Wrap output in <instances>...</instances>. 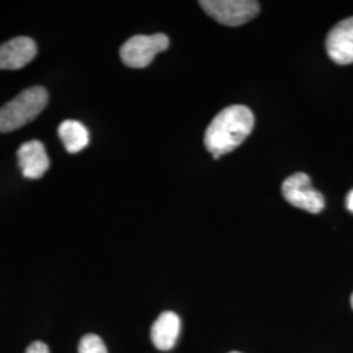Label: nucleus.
Listing matches in <instances>:
<instances>
[{
	"label": "nucleus",
	"instance_id": "obj_1",
	"mask_svg": "<svg viewBox=\"0 0 353 353\" xmlns=\"http://www.w3.org/2000/svg\"><path fill=\"white\" fill-rule=\"evenodd\" d=\"M254 114L248 106L232 105L223 109L211 121L204 135L205 148L214 160L234 151L252 134Z\"/></svg>",
	"mask_w": 353,
	"mask_h": 353
},
{
	"label": "nucleus",
	"instance_id": "obj_2",
	"mask_svg": "<svg viewBox=\"0 0 353 353\" xmlns=\"http://www.w3.org/2000/svg\"><path fill=\"white\" fill-rule=\"evenodd\" d=\"M49 102L48 90L32 87L0 108V132H11L36 119Z\"/></svg>",
	"mask_w": 353,
	"mask_h": 353
},
{
	"label": "nucleus",
	"instance_id": "obj_3",
	"mask_svg": "<svg viewBox=\"0 0 353 353\" xmlns=\"http://www.w3.org/2000/svg\"><path fill=\"white\" fill-rule=\"evenodd\" d=\"M201 7L217 23L228 26L246 24L259 13V3L252 0H202Z\"/></svg>",
	"mask_w": 353,
	"mask_h": 353
},
{
	"label": "nucleus",
	"instance_id": "obj_4",
	"mask_svg": "<svg viewBox=\"0 0 353 353\" xmlns=\"http://www.w3.org/2000/svg\"><path fill=\"white\" fill-rule=\"evenodd\" d=\"M169 48V38L163 33L152 36H134L121 48V59L131 68H144L152 63L154 57Z\"/></svg>",
	"mask_w": 353,
	"mask_h": 353
},
{
	"label": "nucleus",
	"instance_id": "obj_5",
	"mask_svg": "<svg viewBox=\"0 0 353 353\" xmlns=\"http://www.w3.org/2000/svg\"><path fill=\"white\" fill-rule=\"evenodd\" d=\"M283 196L293 207L310 214H319L325 208L323 195L312 186L310 176L305 173H294L288 176L281 186Z\"/></svg>",
	"mask_w": 353,
	"mask_h": 353
},
{
	"label": "nucleus",
	"instance_id": "obj_6",
	"mask_svg": "<svg viewBox=\"0 0 353 353\" xmlns=\"http://www.w3.org/2000/svg\"><path fill=\"white\" fill-rule=\"evenodd\" d=\"M326 50L332 62L353 63V16L334 26L326 38Z\"/></svg>",
	"mask_w": 353,
	"mask_h": 353
},
{
	"label": "nucleus",
	"instance_id": "obj_7",
	"mask_svg": "<svg viewBox=\"0 0 353 353\" xmlns=\"http://www.w3.org/2000/svg\"><path fill=\"white\" fill-rule=\"evenodd\" d=\"M37 55V45L29 37H16L0 46V70H20Z\"/></svg>",
	"mask_w": 353,
	"mask_h": 353
},
{
	"label": "nucleus",
	"instance_id": "obj_8",
	"mask_svg": "<svg viewBox=\"0 0 353 353\" xmlns=\"http://www.w3.org/2000/svg\"><path fill=\"white\" fill-rule=\"evenodd\" d=\"M17 157L23 176L29 179H39L50 168L49 156L39 140L24 143L17 151Z\"/></svg>",
	"mask_w": 353,
	"mask_h": 353
},
{
	"label": "nucleus",
	"instance_id": "obj_9",
	"mask_svg": "<svg viewBox=\"0 0 353 353\" xmlns=\"http://www.w3.org/2000/svg\"><path fill=\"white\" fill-rule=\"evenodd\" d=\"M181 321L173 312H164L154 321L151 330V338L156 348L160 351H170L176 345L179 336Z\"/></svg>",
	"mask_w": 353,
	"mask_h": 353
},
{
	"label": "nucleus",
	"instance_id": "obj_10",
	"mask_svg": "<svg viewBox=\"0 0 353 353\" xmlns=\"http://www.w3.org/2000/svg\"><path fill=\"white\" fill-rule=\"evenodd\" d=\"M59 138L63 141L64 148L68 153L83 151L89 143V132L87 127L79 121L67 119L58 128Z\"/></svg>",
	"mask_w": 353,
	"mask_h": 353
},
{
	"label": "nucleus",
	"instance_id": "obj_11",
	"mask_svg": "<svg viewBox=\"0 0 353 353\" xmlns=\"http://www.w3.org/2000/svg\"><path fill=\"white\" fill-rule=\"evenodd\" d=\"M79 353H108V350L99 335L88 334L80 341Z\"/></svg>",
	"mask_w": 353,
	"mask_h": 353
},
{
	"label": "nucleus",
	"instance_id": "obj_12",
	"mask_svg": "<svg viewBox=\"0 0 353 353\" xmlns=\"http://www.w3.org/2000/svg\"><path fill=\"white\" fill-rule=\"evenodd\" d=\"M26 353H50L49 347L43 341H33L28 348Z\"/></svg>",
	"mask_w": 353,
	"mask_h": 353
},
{
	"label": "nucleus",
	"instance_id": "obj_13",
	"mask_svg": "<svg viewBox=\"0 0 353 353\" xmlns=\"http://www.w3.org/2000/svg\"><path fill=\"white\" fill-rule=\"evenodd\" d=\"M345 204H347V210H348V211H351L353 214V190H351V191L348 192Z\"/></svg>",
	"mask_w": 353,
	"mask_h": 353
},
{
	"label": "nucleus",
	"instance_id": "obj_14",
	"mask_svg": "<svg viewBox=\"0 0 353 353\" xmlns=\"http://www.w3.org/2000/svg\"><path fill=\"white\" fill-rule=\"evenodd\" d=\"M351 305H352V309H353V294H352V297H351Z\"/></svg>",
	"mask_w": 353,
	"mask_h": 353
},
{
	"label": "nucleus",
	"instance_id": "obj_15",
	"mask_svg": "<svg viewBox=\"0 0 353 353\" xmlns=\"http://www.w3.org/2000/svg\"><path fill=\"white\" fill-rule=\"evenodd\" d=\"M229 353H241V352H237V351H233V352H229Z\"/></svg>",
	"mask_w": 353,
	"mask_h": 353
}]
</instances>
